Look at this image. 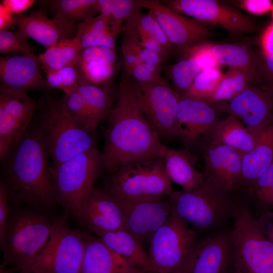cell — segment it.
I'll use <instances>...</instances> for the list:
<instances>
[{"instance_id": "6da1fadb", "label": "cell", "mask_w": 273, "mask_h": 273, "mask_svg": "<svg viewBox=\"0 0 273 273\" xmlns=\"http://www.w3.org/2000/svg\"><path fill=\"white\" fill-rule=\"evenodd\" d=\"M131 79L122 75L116 103L108 117L102 156L103 169L110 174L132 162L163 158L168 148L141 110Z\"/></svg>"}, {"instance_id": "7a4b0ae2", "label": "cell", "mask_w": 273, "mask_h": 273, "mask_svg": "<svg viewBox=\"0 0 273 273\" xmlns=\"http://www.w3.org/2000/svg\"><path fill=\"white\" fill-rule=\"evenodd\" d=\"M50 155L37 125L30 126L1 159V181L10 202L24 203L44 214L57 205L55 199Z\"/></svg>"}, {"instance_id": "3957f363", "label": "cell", "mask_w": 273, "mask_h": 273, "mask_svg": "<svg viewBox=\"0 0 273 273\" xmlns=\"http://www.w3.org/2000/svg\"><path fill=\"white\" fill-rule=\"evenodd\" d=\"M168 197L172 210L200 235L228 227L242 200L211 179L191 191H172Z\"/></svg>"}, {"instance_id": "277c9868", "label": "cell", "mask_w": 273, "mask_h": 273, "mask_svg": "<svg viewBox=\"0 0 273 273\" xmlns=\"http://www.w3.org/2000/svg\"><path fill=\"white\" fill-rule=\"evenodd\" d=\"M11 208L5 236L0 243L2 263L11 268L26 271L48 242L54 221L47 214L27 206H11Z\"/></svg>"}, {"instance_id": "5b68a950", "label": "cell", "mask_w": 273, "mask_h": 273, "mask_svg": "<svg viewBox=\"0 0 273 273\" xmlns=\"http://www.w3.org/2000/svg\"><path fill=\"white\" fill-rule=\"evenodd\" d=\"M103 169L102 153L95 148L79 153L57 166H51L56 202L77 221Z\"/></svg>"}, {"instance_id": "8992f818", "label": "cell", "mask_w": 273, "mask_h": 273, "mask_svg": "<svg viewBox=\"0 0 273 273\" xmlns=\"http://www.w3.org/2000/svg\"><path fill=\"white\" fill-rule=\"evenodd\" d=\"M37 126L47 145L52 166L95 148V132L78 126L64 110L61 99L46 100L40 110Z\"/></svg>"}, {"instance_id": "52a82bcc", "label": "cell", "mask_w": 273, "mask_h": 273, "mask_svg": "<svg viewBox=\"0 0 273 273\" xmlns=\"http://www.w3.org/2000/svg\"><path fill=\"white\" fill-rule=\"evenodd\" d=\"M103 190L115 200L156 198L172 191L163 158L138 160L120 167L110 173Z\"/></svg>"}, {"instance_id": "ba28073f", "label": "cell", "mask_w": 273, "mask_h": 273, "mask_svg": "<svg viewBox=\"0 0 273 273\" xmlns=\"http://www.w3.org/2000/svg\"><path fill=\"white\" fill-rule=\"evenodd\" d=\"M232 221L233 273H273V243L260 231L245 199Z\"/></svg>"}, {"instance_id": "9c48e42d", "label": "cell", "mask_w": 273, "mask_h": 273, "mask_svg": "<svg viewBox=\"0 0 273 273\" xmlns=\"http://www.w3.org/2000/svg\"><path fill=\"white\" fill-rule=\"evenodd\" d=\"M200 235L172 209L150 241V273H184Z\"/></svg>"}, {"instance_id": "30bf717a", "label": "cell", "mask_w": 273, "mask_h": 273, "mask_svg": "<svg viewBox=\"0 0 273 273\" xmlns=\"http://www.w3.org/2000/svg\"><path fill=\"white\" fill-rule=\"evenodd\" d=\"M68 214L53 219L52 233L44 246L26 271L31 273H80L84 251L83 232L72 229Z\"/></svg>"}, {"instance_id": "8fae6325", "label": "cell", "mask_w": 273, "mask_h": 273, "mask_svg": "<svg viewBox=\"0 0 273 273\" xmlns=\"http://www.w3.org/2000/svg\"><path fill=\"white\" fill-rule=\"evenodd\" d=\"M179 95L177 122L178 136L186 149L204 150L212 141L220 112L215 104L187 94Z\"/></svg>"}, {"instance_id": "7c38bea8", "label": "cell", "mask_w": 273, "mask_h": 273, "mask_svg": "<svg viewBox=\"0 0 273 273\" xmlns=\"http://www.w3.org/2000/svg\"><path fill=\"white\" fill-rule=\"evenodd\" d=\"M132 83L139 105L152 128L160 136L178 138L179 94L161 76L146 84Z\"/></svg>"}, {"instance_id": "4fadbf2b", "label": "cell", "mask_w": 273, "mask_h": 273, "mask_svg": "<svg viewBox=\"0 0 273 273\" xmlns=\"http://www.w3.org/2000/svg\"><path fill=\"white\" fill-rule=\"evenodd\" d=\"M164 6L204 24L220 26L239 34L254 31L253 22L236 10L213 0L161 1Z\"/></svg>"}, {"instance_id": "5bb4252c", "label": "cell", "mask_w": 273, "mask_h": 273, "mask_svg": "<svg viewBox=\"0 0 273 273\" xmlns=\"http://www.w3.org/2000/svg\"><path fill=\"white\" fill-rule=\"evenodd\" d=\"M233 267V238L226 227L198 239L184 273H230Z\"/></svg>"}, {"instance_id": "9a60e30c", "label": "cell", "mask_w": 273, "mask_h": 273, "mask_svg": "<svg viewBox=\"0 0 273 273\" xmlns=\"http://www.w3.org/2000/svg\"><path fill=\"white\" fill-rule=\"evenodd\" d=\"M114 200L122 209L124 229L143 245L150 242L172 210L168 196L139 200Z\"/></svg>"}, {"instance_id": "2e32d148", "label": "cell", "mask_w": 273, "mask_h": 273, "mask_svg": "<svg viewBox=\"0 0 273 273\" xmlns=\"http://www.w3.org/2000/svg\"><path fill=\"white\" fill-rule=\"evenodd\" d=\"M220 112L233 114L256 136L273 117V87L248 85L227 103L216 104Z\"/></svg>"}, {"instance_id": "e0dca14e", "label": "cell", "mask_w": 273, "mask_h": 273, "mask_svg": "<svg viewBox=\"0 0 273 273\" xmlns=\"http://www.w3.org/2000/svg\"><path fill=\"white\" fill-rule=\"evenodd\" d=\"M142 7L154 16L169 42L175 49L183 51L210 36L204 24L179 14L158 0H142Z\"/></svg>"}, {"instance_id": "ac0fdd59", "label": "cell", "mask_w": 273, "mask_h": 273, "mask_svg": "<svg viewBox=\"0 0 273 273\" xmlns=\"http://www.w3.org/2000/svg\"><path fill=\"white\" fill-rule=\"evenodd\" d=\"M36 106L28 94L1 92L0 159L29 128Z\"/></svg>"}, {"instance_id": "d6986e66", "label": "cell", "mask_w": 273, "mask_h": 273, "mask_svg": "<svg viewBox=\"0 0 273 273\" xmlns=\"http://www.w3.org/2000/svg\"><path fill=\"white\" fill-rule=\"evenodd\" d=\"M205 178L234 194L244 191L242 155L234 149L212 141L202 152Z\"/></svg>"}, {"instance_id": "ffe728a7", "label": "cell", "mask_w": 273, "mask_h": 273, "mask_svg": "<svg viewBox=\"0 0 273 273\" xmlns=\"http://www.w3.org/2000/svg\"><path fill=\"white\" fill-rule=\"evenodd\" d=\"M37 56L6 55L0 58L1 92L27 94L49 88Z\"/></svg>"}, {"instance_id": "44dd1931", "label": "cell", "mask_w": 273, "mask_h": 273, "mask_svg": "<svg viewBox=\"0 0 273 273\" xmlns=\"http://www.w3.org/2000/svg\"><path fill=\"white\" fill-rule=\"evenodd\" d=\"M78 222L97 235L124 229L123 214L118 203L103 189L95 187Z\"/></svg>"}, {"instance_id": "7402d4cb", "label": "cell", "mask_w": 273, "mask_h": 273, "mask_svg": "<svg viewBox=\"0 0 273 273\" xmlns=\"http://www.w3.org/2000/svg\"><path fill=\"white\" fill-rule=\"evenodd\" d=\"M14 16L18 29L47 49L60 40L75 37L76 23H59L39 12Z\"/></svg>"}, {"instance_id": "603a6c76", "label": "cell", "mask_w": 273, "mask_h": 273, "mask_svg": "<svg viewBox=\"0 0 273 273\" xmlns=\"http://www.w3.org/2000/svg\"><path fill=\"white\" fill-rule=\"evenodd\" d=\"M84 251L80 273H144L99 237L83 232Z\"/></svg>"}, {"instance_id": "cb8c5ba5", "label": "cell", "mask_w": 273, "mask_h": 273, "mask_svg": "<svg viewBox=\"0 0 273 273\" xmlns=\"http://www.w3.org/2000/svg\"><path fill=\"white\" fill-rule=\"evenodd\" d=\"M254 148L242 156L244 191L273 163V117L256 135Z\"/></svg>"}, {"instance_id": "d4e9b609", "label": "cell", "mask_w": 273, "mask_h": 273, "mask_svg": "<svg viewBox=\"0 0 273 273\" xmlns=\"http://www.w3.org/2000/svg\"><path fill=\"white\" fill-rule=\"evenodd\" d=\"M163 158L169 179L179 185L183 190L193 191L203 184L204 174L196 168L198 156L188 150L168 148Z\"/></svg>"}, {"instance_id": "484cf974", "label": "cell", "mask_w": 273, "mask_h": 273, "mask_svg": "<svg viewBox=\"0 0 273 273\" xmlns=\"http://www.w3.org/2000/svg\"><path fill=\"white\" fill-rule=\"evenodd\" d=\"M97 236L110 249L144 273H150L148 253L143 245L125 229L102 233Z\"/></svg>"}, {"instance_id": "4316f807", "label": "cell", "mask_w": 273, "mask_h": 273, "mask_svg": "<svg viewBox=\"0 0 273 273\" xmlns=\"http://www.w3.org/2000/svg\"><path fill=\"white\" fill-rule=\"evenodd\" d=\"M219 64L243 72L249 82L261 83L260 59L246 48L232 44H209Z\"/></svg>"}, {"instance_id": "83f0119b", "label": "cell", "mask_w": 273, "mask_h": 273, "mask_svg": "<svg viewBox=\"0 0 273 273\" xmlns=\"http://www.w3.org/2000/svg\"><path fill=\"white\" fill-rule=\"evenodd\" d=\"M212 141L227 145L243 156L254 148L256 136L236 116L229 114L217 124L213 132Z\"/></svg>"}, {"instance_id": "f1b7e54d", "label": "cell", "mask_w": 273, "mask_h": 273, "mask_svg": "<svg viewBox=\"0 0 273 273\" xmlns=\"http://www.w3.org/2000/svg\"><path fill=\"white\" fill-rule=\"evenodd\" d=\"M82 49L76 37L63 39L47 49L37 57L46 74L75 64Z\"/></svg>"}, {"instance_id": "f546056e", "label": "cell", "mask_w": 273, "mask_h": 273, "mask_svg": "<svg viewBox=\"0 0 273 273\" xmlns=\"http://www.w3.org/2000/svg\"><path fill=\"white\" fill-rule=\"evenodd\" d=\"M76 89L82 98L97 125L108 117L114 106L112 83L104 85H78Z\"/></svg>"}, {"instance_id": "4dcf8cb0", "label": "cell", "mask_w": 273, "mask_h": 273, "mask_svg": "<svg viewBox=\"0 0 273 273\" xmlns=\"http://www.w3.org/2000/svg\"><path fill=\"white\" fill-rule=\"evenodd\" d=\"M143 8L142 0H96L94 11L99 12L109 21L118 35L122 30V24Z\"/></svg>"}, {"instance_id": "1f68e13d", "label": "cell", "mask_w": 273, "mask_h": 273, "mask_svg": "<svg viewBox=\"0 0 273 273\" xmlns=\"http://www.w3.org/2000/svg\"><path fill=\"white\" fill-rule=\"evenodd\" d=\"M75 64L80 75L79 85H104L112 83L123 63L110 64L102 61H85L77 59Z\"/></svg>"}, {"instance_id": "d6a6232c", "label": "cell", "mask_w": 273, "mask_h": 273, "mask_svg": "<svg viewBox=\"0 0 273 273\" xmlns=\"http://www.w3.org/2000/svg\"><path fill=\"white\" fill-rule=\"evenodd\" d=\"M96 0H57L53 2V19L59 23L82 22L93 17Z\"/></svg>"}, {"instance_id": "836d02e7", "label": "cell", "mask_w": 273, "mask_h": 273, "mask_svg": "<svg viewBox=\"0 0 273 273\" xmlns=\"http://www.w3.org/2000/svg\"><path fill=\"white\" fill-rule=\"evenodd\" d=\"M122 32L136 35L144 33L154 38L170 52H172L175 49L153 14L149 11L146 14L142 13L141 11L136 12L125 22Z\"/></svg>"}, {"instance_id": "e575fe53", "label": "cell", "mask_w": 273, "mask_h": 273, "mask_svg": "<svg viewBox=\"0 0 273 273\" xmlns=\"http://www.w3.org/2000/svg\"><path fill=\"white\" fill-rule=\"evenodd\" d=\"M249 82L246 75L240 70L231 68L213 93L206 100L216 104L229 101L241 94Z\"/></svg>"}, {"instance_id": "d590c367", "label": "cell", "mask_w": 273, "mask_h": 273, "mask_svg": "<svg viewBox=\"0 0 273 273\" xmlns=\"http://www.w3.org/2000/svg\"><path fill=\"white\" fill-rule=\"evenodd\" d=\"M202 70L198 60L191 56L185 57L166 69L179 95L187 93L196 76Z\"/></svg>"}, {"instance_id": "8d00e7d4", "label": "cell", "mask_w": 273, "mask_h": 273, "mask_svg": "<svg viewBox=\"0 0 273 273\" xmlns=\"http://www.w3.org/2000/svg\"><path fill=\"white\" fill-rule=\"evenodd\" d=\"M61 101L66 113L78 126L87 131L95 132L97 125L76 88L65 93Z\"/></svg>"}, {"instance_id": "74e56055", "label": "cell", "mask_w": 273, "mask_h": 273, "mask_svg": "<svg viewBox=\"0 0 273 273\" xmlns=\"http://www.w3.org/2000/svg\"><path fill=\"white\" fill-rule=\"evenodd\" d=\"M224 76V74L218 68L203 70L196 76L185 94L206 100L217 88Z\"/></svg>"}, {"instance_id": "f35d334b", "label": "cell", "mask_w": 273, "mask_h": 273, "mask_svg": "<svg viewBox=\"0 0 273 273\" xmlns=\"http://www.w3.org/2000/svg\"><path fill=\"white\" fill-rule=\"evenodd\" d=\"M28 37L19 29L15 31L0 30V53L6 55L35 57Z\"/></svg>"}, {"instance_id": "ab89813d", "label": "cell", "mask_w": 273, "mask_h": 273, "mask_svg": "<svg viewBox=\"0 0 273 273\" xmlns=\"http://www.w3.org/2000/svg\"><path fill=\"white\" fill-rule=\"evenodd\" d=\"M46 80L49 88L61 89L65 94L75 89L79 84L80 75L74 64L46 74Z\"/></svg>"}, {"instance_id": "60d3db41", "label": "cell", "mask_w": 273, "mask_h": 273, "mask_svg": "<svg viewBox=\"0 0 273 273\" xmlns=\"http://www.w3.org/2000/svg\"><path fill=\"white\" fill-rule=\"evenodd\" d=\"M122 33L121 51L123 58V68L122 75L131 78V70L139 61V55L143 47L137 35L125 32Z\"/></svg>"}, {"instance_id": "b9f144b4", "label": "cell", "mask_w": 273, "mask_h": 273, "mask_svg": "<svg viewBox=\"0 0 273 273\" xmlns=\"http://www.w3.org/2000/svg\"><path fill=\"white\" fill-rule=\"evenodd\" d=\"M75 37L82 49L101 46L115 49L117 36L112 33L101 32H76Z\"/></svg>"}, {"instance_id": "7bdbcfd3", "label": "cell", "mask_w": 273, "mask_h": 273, "mask_svg": "<svg viewBox=\"0 0 273 273\" xmlns=\"http://www.w3.org/2000/svg\"><path fill=\"white\" fill-rule=\"evenodd\" d=\"M164 69L163 65L155 66L138 61L131 70V78L137 84L148 83L161 77V73Z\"/></svg>"}, {"instance_id": "ee69618b", "label": "cell", "mask_w": 273, "mask_h": 273, "mask_svg": "<svg viewBox=\"0 0 273 273\" xmlns=\"http://www.w3.org/2000/svg\"><path fill=\"white\" fill-rule=\"evenodd\" d=\"M78 59L85 61H102L110 64L118 63L115 49L101 46L82 49Z\"/></svg>"}, {"instance_id": "f6af8a7d", "label": "cell", "mask_w": 273, "mask_h": 273, "mask_svg": "<svg viewBox=\"0 0 273 273\" xmlns=\"http://www.w3.org/2000/svg\"><path fill=\"white\" fill-rule=\"evenodd\" d=\"M181 52H184L185 57H196L202 70L217 68L219 65L211 52L209 44H198Z\"/></svg>"}, {"instance_id": "bcb514c9", "label": "cell", "mask_w": 273, "mask_h": 273, "mask_svg": "<svg viewBox=\"0 0 273 273\" xmlns=\"http://www.w3.org/2000/svg\"><path fill=\"white\" fill-rule=\"evenodd\" d=\"M11 209L7 191L4 184L0 181V243L5 236Z\"/></svg>"}, {"instance_id": "7dc6e473", "label": "cell", "mask_w": 273, "mask_h": 273, "mask_svg": "<svg viewBox=\"0 0 273 273\" xmlns=\"http://www.w3.org/2000/svg\"><path fill=\"white\" fill-rule=\"evenodd\" d=\"M273 183V163L257 178L247 190L249 196L258 197Z\"/></svg>"}, {"instance_id": "c3c4849f", "label": "cell", "mask_w": 273, "mask_h": 273, "mask_svg": "<svg viewBox=\"0 0 273 273\" xmlns=\"http://www.w3.org/2000/svg\"><path fill=\"white\" fill-rule=\"evenodd\" d=\"M240 6L249 13L255 15H262L271 11L273 3L269 0H244Z\"/></svg>"}, {"instance_id": "681fc988", "label": "cell", "mask_w": 273, "mask_h": 273, "mask_svg": "<svg viewBox=\"0 0 273 273\" xmlns=\"http://www.w3.org/2000/svg\"><path fill=\"white\" fill-rule=\"evenodd\" d=\"M137 35L140 39L143 48L159 55L165 60L168 58L171 52L154 38L144 33H138Z\"/></svg>"}, {"instance_id": "f907efd6", "label": "cell", "mask_w": 273, "mask_h": 273, "mask_svg": "<svg viewBox=\"0 0 273 273\" xmlns=\"http://www.w3.org/2000/svg\"><path fill=\"white\" fill-rule=\"evenodd\" d=\"M259 69L261 83L273 87V56L260 59Z\"/></svg>"}, {"instance_id": "816d5d0a", "label": "cell", "mask_w": 273, "mask_h": 273, "mask_svg": "<svg viewBox=\"0 0 273 273\" xmlns=\"http://www.w3.org/2000/svg\"><path fill=\"white\" fill-rule=\"evenodd\" d=\"M33 0H3L1 4L14 15L21 14L34 4Z\"/></svg>"}, {"instance_id": "f5cc1de1", "label": "cell", "mask_w": 273, "mask_h": 273, "mask_svg": "<svg viewBox=\"0 0 273 273\" xmlns=\"http://www.w3.org/2000/svg\"><path fill=\"white\" fill-rule=\"evenodd\" d=\"M256 221L262 234L273 243V212L263 213Z\"/></svg>"}, {"instance_id": "db71d44e", "label": "cell", "mask_w": 273, "mask_h": 273, "mask_svg": "<svg viewBox=\"0 0 273 273\" xmlns=\"http://www.w3.org/2000/svg\"><path fill=\"white\" fill-rule=\"evenodd\" d=\"M165 60L159 55L143 48L140 52L138 61L159 66L162 65V62Z\"/></svg>"}, {"instance_id": "11a10c76", "label": "cell", "mask_w": 273, "mask_h": 273, "mask_svg": "<svg viewBox=\"0 0 273 273\" xmlns=\"http://www.w3.org/2000/svg\"><path fill=\"white\" fill-rule=\"evenodd\" d=\"M261 42L264 56H273V24L264 31Z\"/></svg>"}, {"instance_id": "9f6ffc18", "label": "cell", "mask_w": 273, "mask_h": 273, "mask_svg": "<svg viewBox=\"0 0 273 273\" xmlns=\"http://www.w3.org/2000/svg\"><path fill=\"white\" fill-rule=\"evenodd\" d=\"M15 26L14 14L0 5V30H8Z\"/></svg>"}, {"instance_id": "6f0895ef", "label": "cell", "mask_w": 273, "mask_h": 273, "mask_svg": "<svg viewBox=\"0 0 273 273\" xmlns=\"http://www.w3.org/2000/svg\"><path fill=\"white\" fill-rule=\"evenodd\" d=\"M273 198V183L271 185L258 197L256 200L258 203L266 205H270Z\"/></svg>"}, {"instance_id": "680465c9", "label": "cell", "mask_w": 273, "mask_h": 273, "mask_svg": "<svg viewBox=\"0 0 273 273\" xmlns=\"http://www.w3.org/2000/svg\"><path fill=\"white\" fill-rule=\"evenodd\" d=\"M0 273H31L28 271L20 270L10 268L2 263L0 266Z\"/></svg>"}, {"instance_id": "91938a15", "label": "cell", "mask_w": 273, "mask_h": 273, "mask_svg": "<svg viewBox=\"0 0 273 273\" xmlns=\"http://www.w3.org/2000/svg\"><path fill=\"white\" fill-rule=\"evenodd\" d=\"M270 205H273V198H272V200H271V203H270Z\"/></svg>"}, {"instance_id": "94428289", "label": "cell", "mask_w": 273, "mask_h": 273, "mask_svg": "<svg viewBox=\"0 0 273 273\" xmlns=\"http://www.w3.org/2000/svg\"><path fill=\"white\" fill-rule=\"evenodd\" d=\"M271 11L272 16V18H273V8H272V10H271Z\"/></svg>"}]
</instances>
